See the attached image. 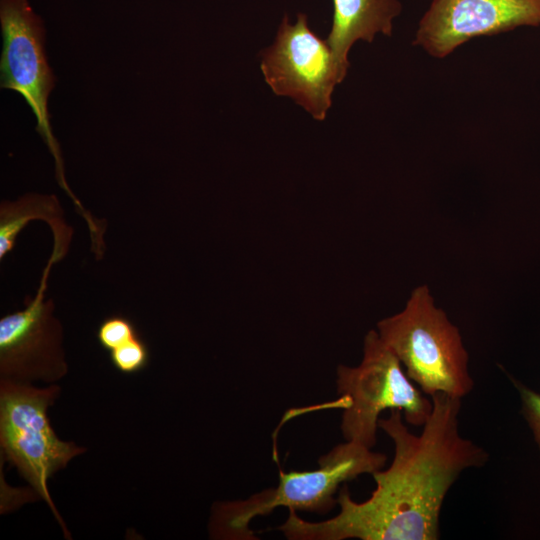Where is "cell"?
Instances as JSON below:
<instances>
[{"instance_id": "cell-1", "label": "cell", "mask_w": 540, "mask_h": 540, "mask_svg": "<svg viewBox=\"0 0 540 540\" xmlns=\"http://www.w3.org/2000/svg\"><path fill=\"white\" fill-rule=\"evenodd\" d=\"M431 397L432 411L420 434H413L403 412L390 410L378 426L394 443L387 469L372 474L376 488L363 501L340 487L333 518L320 522L301 519L289 509L277 530L290 540H437L444 499L460 474L484 466L489 455L459 432L460 398L444 393Z\"/></svg>"}, {"instance_id": "cell-2", "label": "cell", "mask_w": 540, "mask_h": 540, "mask_svg": "<svg viewBox=\"0 0 540 540\" xmlns=\"http://www.w3.org/2000/svg\"><path fill=\"white\" fill-rule=\"evenodd\" d=\"M387 456L362 444L345 441L319 458L310 471L279 473V483L243 500L214 504L209 532L214 539L254 540L250 522L278 507L324 514L337 504L335 493L347 481L382 469Z\"/></svg>"}, {"instance_id": "cell-3", "label": "cell", "mask_w": 540, "mask_h": 540, "mask_svg": "<svg viewBox=\"0 0 540 540\" xmlns=\"http://www.w3.org/2000/svg\"><path fill=\"white\" fill-rule=\"evenodd\" d=\"M376 330L424 394L462 399L472 391L469 356L459 330L436 307L426 285L414 289L404 309L380 320Z\"/></svg>"}, {"instance_id": "cell-4", "label": "cell", "mask_w": 540, "mask_h": 540, "mask_svg": "<svg viewBox=\"0 0 540 540\" xmlns=\"http://www.w3.org/2000/svg\"><path fill=\"white\" fill-rule=\"evenodd\" d=\"M336 383L344 410L343 437L371 449L384 410L399 409L408 424L418 427L425 424L432 411V400L413 384L377 330L365 335L359 365L338 367Z\"/></svg>"}, {"instance_id": "cell-5", "label": "cell", "mask_w": 540, "mask_h": 540, "mask_svg": "<svg viewBox=\"0 0 540 540\" xmlns=\"http://www.w3.org/2000/svg\"><path fill=\"white\" fill-rule=\"evenodd\" d=\"M60 391L56 384L39 388L0 380V445L6 460L44 499L64 535L70 538L47 482L86 449L73 441L59 439L50 424L48 408L55 403Z\"/></svg>"}, {"instance_id": "cell-6", "label": "cell", "mask_w": 540, "mask_h": 540, "mask_svg": "<svg viewBox=\"0 0 540 540\" xmlns=\"http://www.w3.org/2000/svg\"><path fill=\"white\" fill-rule=\"evenodd\" d=\"M0 26L3 38L1 88L17 92L33 112L36 131L53 156L59 186L69 195L79 214L88 219L90 213L66 180L61 148L51 126L48 101L56 76L46 55L44 21L33 10L29 0H0Z\"/></svg>"}, {"instance_id": "cell-7", "label": "cell", "mask_w": 540, "mask_h": 540, "mask_svg": "<svg viewBox=\"0 0 540 540\" xmlns=\"http://www.w3.org/2000/svg\"><path fill=\"white\" fill-rule=\"evenodd\" d=\"M260 56L274 94L292 98L315 120L326 118L335 86L344 79L330 46L311 29L305 13H298L294 24L285 14L273 44Z\"/></svg>"}, {"instance_id": "cell-8", "label": "cell", "mask_w": 540, "mask_h": 540, "mask_svg": "<svg viewBox=\"0 0 540 540\" xmlns=\"http://www.w3.org/2000/svg\"><path fill=\"white\" fill-rule=\"evenodd\" d=\"M59 262L52 253L37 293L25 308L0 319V380L21 384L36 381L56 384L68 372L63 349V328L54 315V302L46 299L52 266Z\"/></svg>"}, {"instance_id": "cell-9", "label": "cell", "mask_w": 540, "mask_h": 540, "mask_svg": "<svg viewBox=\"0 0 540 540\" xmlns=\"http://www.w3.org/2000/svg\"><path fill=\"white\" fill-rule=\"evenodd\" d=\"M521 26H540V0H432L413 44L444 58L473 38Z\"/></svg>"}, {"instance_id": "cell-10", "label": "cell", "mask_w": 540, "mask_h": 540, "mask_svg": "<svg viewBox=\"0 0 540 540\" xmlns=\"http://www.w3.org/2000/svg\"><path fill=\"white\" fill-rule=\"evenodd\" d=\"M333 18L326 39L340 74L346 77L348 53L358 40L371 43L377 33L391 36L393 21L401 13L399 0H332Z\"/></svg>"}, {"instance_id": "cell-11", "label": "cell", "mask_w": 540, "mask_h": 540, "mask_svg": "<svg viewBox=\"0 0 540 540\" xmlns=\"http://www.w3.org/2000/svg\"><path fill=\"white\" fill-rule=\"evenodd\" d=\"M34 220L46 222L54 237L52 253L61 261L67 254L73 229L67 225L61 204L54 194L28 193L0 205V260L13 251L19 233Z\"/></svg>"}, {"instance_id": "cell-12", "label": "cell", "mask_w": 540, "mask_h": 540, "mask_svg": "<svg viewBox=\"0 0 540 540\" xmlns=\"http://www.w3.org/2000/svg\"><path fill=\"white\" fill-rule=\"evenodd\" d=\"M113 366L124 374L137 373L147 367L150 352L140 335L109 352Z\"/></svg>"}, {"instance_id": "cell-13", "label": "cell", "mask_w": 540, "mask_h": 540, "mask_svg": "<svg viewBox=\"0 0 540 540\" xmlns=\"http://www.w3.org/2000/svg\"><path fill=\"white\" fill-rule=\"evenodd\" d=\"M96 336L101 347L110 352L138 337L139 333L129 318L122 315H112L100 323Z\"/></svg>"}, {"instance_id": "cell-14", "label": "cell", "mask_w": 540, "mask_h": 540, "mask_svg": "<svg viewBox=\"0 0 540 540\" xmlns=\"http://www.w3.org/2000/svg\"><path fill=\"white\" fill-rule=\"evenodd\" d=\"M521 398V412L526 419L540 451V393L513 380Z\"/></svg>"}]
</instances>
